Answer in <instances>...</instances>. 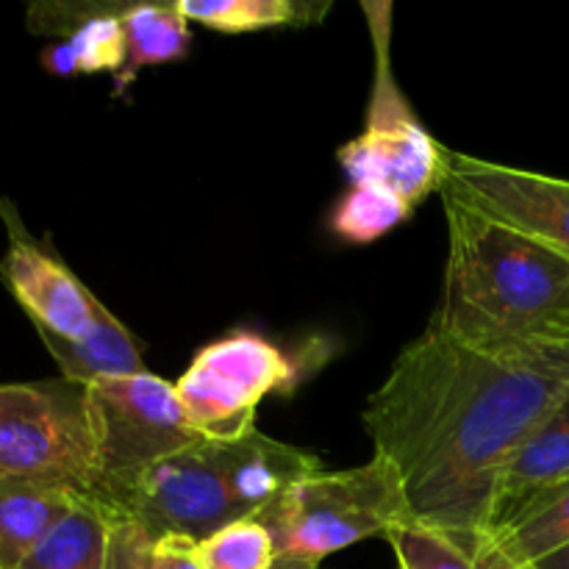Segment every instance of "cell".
<instances>
[{
  "label": "cell",
  "mask_w": 569,
  "mask_h": 569,
  "mask_svg": "<svg viewBox=\"0 0 569 569\" xmlns=\"http://www.w3.org/2000/svg\"><path fill=\"white\" fill-rule=\"evenodd\" d=\"M567 398L569 345L478 350L426 328L370 395L365 428L409 520L481 561L506 465Z\"/></svg>",
  "instance_id": "cell-1"
},
{
  "label": "cell",
  "mask_w": 569,
  "mask_h": 569,
  "mask_svg": "<svg viewBox=\"0 0 569 569\" xmlns=\"http://www.w3.org/2000/svg\"><path fill=\"white\" fill-rule=\"evenodd\" d=\"M445 214L448 267L428 328L478 350L569 345V259L459 206Z\"/></svg>",
  "instance_id": "cell-2"
},
{
  "label": "cell",
  "mask_w": 569,
  "mask_h": 569,
  "mask_svg": "<svg viewBox=\"0 0 569 569\" xmlns=\"http://www.w3.org/2000/svg\"><path fill=\"white\" fill-rule=\"evenodd\" d=\"M100 433L89 387L67 378L0 383V481L92 498Z\"/></svg>",
  "instance_id": "cell-3"
},
{
  "label": "cell",
  "mask_w": 569,
  "mask_h": 569,
  "mask_svg": "<svg viewBox=\"0 0 569 569\" xmlns=\"http://www.w3.org/2000/svg\"><path fill=\"white\" fill-rule=\"evenodd\" d=\"M256 520L272 533L278 556L317 565L350 545L387 537L400 522H411L398 472L381 456L350 470L311 472Z\"/></svg>",
  "instance_id": "cell-4"
},
{
  "label": "cell",
  "mask_w": 569,
  "mask_h": 569,
  "mask_svg": "<svg viewBox=\"0 0 569 569\" xmlns=\"http://www.w3.org/2000/svg\"><path fill=\"white\" fill-rule=\"evenodd\" d=\"M361 9L370 22L372 44H376V78H372L365 131L339 148V164L350 187L381 189L417 209L428 194L439 192L448 148H442L422 126L392 72V59H389L392 6L365 3Z\"/></svg>",
  "instance_id": "cell-5"
},
{
  "label": "cell",
  "mask_w": 569,
  "mask_h": 569,
  "mask_svg": "<svg viewBox=\"0 0 569 569\" xmlns=\"http://www.w3.org/2000/svg\"><path fill=\"white\" fill-rule=\"evenodd\" d=\"M306 378V356H292L253 331H231L194 353L176 381L178 403L200 439H233L256 428L267 395H289Z\"/></svg>",
  "instance_id": "cell-6"
},
{
  "label": "cell",
  "mask_w": 569,
  "mask_h": 569,
  "mask_svg": "<svg viewBox=\"0 0 569 569\" xmlns=\"http://www.w3.org/2000/svg\"><path fill=\"white\" fill-rule=\"evenodd\" d=\"M89 392L100 433V478L92 498L120 511L150 467L200 437L178 403L176 383L153 372L92 383Z\"/></svg>",
  "instance_id": "cell-7"
},
{
  "label": "cell",
  "mask_w": 569,
  "mask_h": 569,
  "mask_svg": "<svg viewBox=\"0 0 569 569\" xmlns=\"http://www.w3.org/2000/svg\"><path fill=\"white\" fill-rule=\"evenodd\" d=\"M442 203L569 259V181L445 150Z\"/></svg>",
  "instance_id": "cell-8"
},
{
  "label": "cell",
  "mask_w": 569,
  "mask_h": 569,
  "mask_svg": "<svg viewBox=\"0 0 569 569\" xmlns=\"http://www.w3.org/2000/svg\"><path fill=\"white\" fill-rule=\"evenodd\" d=\"M117 515H128L153 539L178 537L194 545L239 520L211 439L150 467Z\"/></svg>",
  "instance_id": "cell-9"
},
{
  "label": "cell",
  "mask_w": 569,
  "mask_h": 569,
  "mask_svg": "<svg viewBox=\"0 0 569 569\" xmlns=\"http://www.w3.org/2000/svg\"><path fill=\"white\" fill-rule=\"evenodd\" d=\"M0 217L9 233V250L0 261V276L11 298L31 317L37 333L83 339L98 320L100 300L83 287L76 272L42 242L28 233L14 203L0 198Z\"/></svg>",
  "instance_id": "cell-10"
},
{
  "label": "cell",
  "mask_w": 569,
  "mask_h": 569,
  "mask_svg": "<svg viewBox=\"0 0 569 569\" xmlns=\"http://www.w3.org/2000/svg\"><path fill=\"white\" fill-rule=\"evenodd\" d=\"M214 448L239 520L259 517L311 472L322 470L315 453L278 442L259 428H250L233 439H220Z\"/></svg>",
  "instance_id": "cell-11"
},
{
  "label": "cell",
  "mask_w": 569,
  "mask_h": 569,
  "mask_svg": "<svg viewBox=\"0 0 569 569\" xmlns=\"http://www.w3.org/2000/svg\"><path fill=\"white\" fill-rule=\"evenodd\" d=\"M569 545V481L511 511L481 553L487 569H528Z\"/></svg>",
  "instance_id": "cell-12"
},
{
  "label": "cell",
  "mask_w": 569,
  "mask_h": 569,
  "mask_svg": "<svg viewBox=\"0 0 569 569\" xmlns=\"http://www.w3.org/2000/svg\"><path fill=\"white\" fill-rule=\"evenodd\" d=\"M39 339L59 365L61 378L83 383V387L148 372L139 339L103 303L98 306L94 328L83 339L72 342L53 333H39Z\"/></svg>",
  "instance_id": "cell-13"
},
{
  "label": "cell",
  "mask_w": 569,
  "mask_h": 569,
  "mask_svg": "<svg viewBox=\"0 0 569 569\" xmlns=\"http://www.w3.org/2000/svg\"><path fill=\"white\" fill-rule=\"evenodd\" d=\"M569 481V398L511 456L500 476L495 528L526 500ZM492 528V531H495ZM492 537V533H489Z\"/></svg>",
  "instance_id": "cell-14"
},
{
  "label": "cell",
  "mask_w": 569,
  "mask_h": 569,
  "mask_svg": "<svg viewBox=\"0 0 569 569\" xmlns=\"http://www.w3.org/2000/svg\"><path fill=\"white\" fill-rule=\"evenodd\" d=\"M111 511L94 498H76L17 569H106Z\"/></svg>",
  "instance_id": "cell-15"
},
{
  "label": "cell",
  "mask_w": 569,
  "mask_h": 569,
  "mask_svg": "<svg viewBox=\"0 0 569 569\" xmlns=\"http://www.w3.org/2000/svg\"><path fill=\"white\" fill-rule=\"evenodd\" d=\"M81 495L0 481V569H17Z\"/></svg>",
  "instance_id": "cell-16"
},
{
  "label": "cell",
  "mask_w": 569,
  "mask_h": 569,
  "mask_svg": "<svg viewBox=\"0 0 569 569\" xmlns=\"http://www.w3.org/2000/svg\"><path fill=\"white\" fill-rule=\"evenodd\" d=\"M128 59L117 72V89H126L142 67L181 61L192 48L189 20L176 3H131L122 14Z\"/></svg>",
  "instance_id": "cell-17"
},
{
  "label": "cell",
  "mask_w": 569,
  "mask_h": 569,
  "mask_svg": "<svg viewBox=\"0 0 569 569\" xmlns=\"http://www.w3.org/2000/svg\"><path fill=\"white\" fill-rule=\"evenodd\" d=\"M178 11L189 22L211 28L220 33H250L267 28L311 26L322 22L331 11V3H311V0H178Z\"/></svg>",
  "instance_id": "cell-18"
},
{
  "label": "cell",
  "mask_w": 569,
  "mask_h": 569,
  "mask_svg": "<svg viewBox=\"0 0 569 569\" xmlns=\"http://www.w3.org/2000/svg\"><path fill=\"white\" fill-rule=\"evenodd\" d=\"M131 9V3H117L109 14L94 17L83 28H78L72 37L61 39L59 44H50L42 53V67L50 76H92V72H120L128 59L126 28L122 14Z\"/></svg>",
  "instance_id": "cell-19"
},
{
  "label": "cell",
  "mask_w": 569,
  "mask_h": 569,
  "mask_svg": "<svg viewBox=\"0 0 569 569\" xmlns=\"http://www.w3.org/2000/svg\"><path fill=\"white\" fill-rule=\"evenodd\" d=\"M411 211V206L381 189L348 187L328 217V228L342 242L370 244L409 220Z\"/></svg>",
  "instance_id": "cell-20"
},
{
  "label": "cell",
  "mask_w": 569,
  "mask_h": 569,
  "mask_svg": "<svg viewBox=\"0 0 569 569\" xmlns=\"http://www.w3.org/2000/svg\"><path fill=\"white\" fill-rule=\"evenodd\" d=\"M206 569H267L278 559L276 542L256 517L233 520L198 545Z\"/></svg>",
  "instance_id": "cell-21"
},
{
  "label": "cell",
  "mask_w": 569,
  "mask_h": 569,
  "mask_svg": "<svg viewBox=\"0 0 569 569\" xmlns=\"http://www.w3.org/2000/svg\"><path fill=\"white\" fill-rule=\"evenodd\" d=\"M383 539L392 548L398 569H487L453 542L415 522H400Z\"/></svg>",
  "instance_id": "cell-22"
},
{
  "label": "cell",
  "mask_w": 569,
  "mask_h": 569,
  "mask_svg": "<svg viewBox=\"0 0 569 569\" xmlns=\"http://www.w3.org/2000/svg\"><path fill=\"white\" fill-rule=\"evenodd\" d=\"M117 3H33L28 9V31L39 37H72L94 17L109 14Z\"/></svg>",
  "instance_id": "cell-23"
},
{
  "label": "cell",
  "mask_w": 569,
  "mask_h": 569,
  "mask_svg": "<svg viewBox=\"0 0 569 569\" xmlns=\"http://www.w3.org/2000/svg\"><path fill=\"white\" fill-rule=\"evenodd\" d=\"M156 539L128 515L111 511V537L106 569H150Z\"/></svg>",
  "instance_id": "cell-24"
},
{
  "label": "cell",
  "mask_w": 569,
  "mask_h": 569,
  "mask_svg": "<svg viewBox=\"0 0 569 569\" xmlns=\"http://www.w3.org/2000/svg\"><path fill=\"white\" fill-rule=\"evenodd\" d=\"M150 569H206V567L198 553V545L189 542V539L164 537L153 542Z\"/></svg>",
  "instance_id": "cell-25"
},
{
  "label": "cell",
  "mask_w": 569,
  "mask_h": 569,
  "mask_svg": "<svg viewBox=\"0 0 569 569\" xmlns=\"http://www.w3.org/2000/svg\"><path fill=\"white\" fill-rule=\"evenodd\" d=\"M528 569H569V545L567 548L556 550V553L548 556V559L537 561V565H531Z\"/></svg>",
  "instance_id": "cell-26"
},
{
  "label": "cell",
  "mask_w": 569,
  "mask_h": 569,
  "mask_svg": "<svg viewBox=\"0 0 569 569\" xmlns=\"http://www.w3.org/2000/svg\"><path fill=\"white\" fill-rule=\"evenodd\" d=\"M267 569H320V565L309 559H295V556H278Z\"/></svg>",
  "instance_id": "cell-27"
}]
</instances>
